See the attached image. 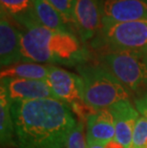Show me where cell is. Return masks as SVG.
<instances>
[{
	"mask_svg": "<svg viewBox=\"0 0 147 148\" xmlns=\"http://www.w3.org/2000/svg\"><path fill=\"white\" fill-rule=\"evenodd\" d=\"M1 12L7 14L17 27L27 29L39 23L34 9V0H0Z\"/></svg>",
	"mask_w": 147,
	"mask_h": 148,
	"instance_id": "obj_13",
	"label": "cell"
},
{
	"mask_svg": "<svg viewBox=\"0 0 147 148\" xmlns=\"http://www.w3.org/2000/svg\"><path fill=\"white\" fill-rule=\"evenodd\" d=\"M98 0H76L75 26L80 40L85 44L94 39L102 28Z\"/></svg>",
	"mask_w": 147,
	"mask_h": 148,
	"instance_id": "obj_9",
	"label": "cell"
},
{
	"mask_svg": "<svg viewBox=\"0 0 147 148\" xmlns=\"http://www.w3.org/2000/svg\"><path fill=\"white\" fill-rule=\"evenodd\" d=\"M104 147L105 148H124L120 143H118V141H116V140L109 141V143L104 144Z\"/></svg>",
	"mask_w": 147,
	"mask_h": 148,
	"instance_id": "obj_21",
	"label": "cell"
},
{
	"mask_svg": "<svg viewBox=\"0 0 147 148\" xmlns=\"http://www.w3.org/2000/svg\"><path fill=\"white\" fill-rule=\"evenodd\" d=\"M34 14L39 24L48 29L77 34L62 14L47 0H34Z\"/></svg>",
	"mask_w": 147,
	"mask_h": 148,
	"instance_id": "obj_14",
	"label": "cell"
},
{
	"mask_svg": "<svg viewBox=\"0 0 147 148\" xmlns=\"http://www.w3.org/2000/svg\"><path fill=\"white\" fill-rule=\"evenodd\" d=\"M87 148H105L103 144H88Z\"/></svg>",
	"mask_w": 147,
	"mask_h": 148,
	"instance_id": "obj_22",
	"label": "cell"
},
{
	"mask_svg": "<svg viewBox=\"0 0 147 148\" xmlns=\"http://www.w3.org/2000/svg\"><path fill=\"white\" fill-rule=\"evenodd\" d=\"M96 60L131 94L140 96L147 92V50L101 53Z\"/></svg>",
	"mask_w": 147,
	"mask_h": 148,
	"instance_id": "obj_4",
	"label": "cell"
},
{
	"mask_svg": "<svg viewBox=\"0 0 147 148\" xmlns=\"http://www.w3.org/2000/svg\"><path fill=\"white\" fill-rule=\"evenodd\" d=\"M47 83L57 99L68 105L83 100V81L79 75L54 65H48Z\"/></svg>",
	"mask_w": 147,
	"mask_h": 148,
	"instance_id": "obj_6",
	"label": "cell"
},
{
	"mask_svg": "<svg viewBox=\"0 0 147 148\" xmlns=\"http://www.w3.org/2000/svg\"><path fill=\"white\" fill-rule=\"evenodd\" d=\"M0 140L2 146L15 145L14 127L11 112V102L0 89Z\"/></svg>",
	"mask_w": 147,
	"mask_h": 148,
	"instance_id": "obj_16",
	"label": "cell"
},
{
	"mask_svg": "<svg viewBox=\"0 0 147 148\" xmlns=\"http://www.w3.org/2000/svg\"><path fill=\"white\" fill-rule=\"evenodd\" d=\"M87 145L106 144L115 140L116 129L114 116L108 108L98 110L87 119Z\"/></svg>",
	"mask_w": 147,
	"mask_h": 148,
	"instance_id": "obj_12",
	"label": "cell"
},
{
	"mask_svg": "<svg viewBox=\"0 0 147 148\" xmlns=\"http://www.w3.org/2000/svg\"><path fill=\"white\" fill-rule=\"evenodd\" d=\"M17 148H63L77 123L67 103L55 99L11 104Z\"/></svg>",
	"mask_w": 147,
	"mask_h": 148,
	"instance_id": "obj_1",
	"label": "cell"
},
{
	"mask_svg": "<svg viewBox=\"0 0 147 148\" xmlns=\"http://www.w3.org/2000/svg\"><path fill=\"white\" fill-rule=\"evenodd\" d=\"M144 148H147V143H146V144H145V146H144Z\"/></svg>",
	"mask_w": 147,
	"mask_h": 148,
	"instance_id": "obj_23",
	"label": "cell"
},
{
	"mask_svg": "<svg viewBox=\"0 0 147 148\" xmlns=\"http://www.w3.org/2000/svg\"><path fill=\"white\" fill-rule=\"evenodd\" d=\"M85 122L79 121L72 129L67 138L66 148H87V138L85 136Z\"/></svg>",
	"mask_w": 147,
	"mask_h": 148,
	"instance_id": "obj_17",
	"label": "cell"
},
{
	"mask_svg": "<svg viewBox=\"0 0 147 148\" xmlns=\"http://www.w3.org/2000/svg\"><path fill=\"white\" fill-rule=\"evenodd\" d=\"M102 24L147 18V0H98Z\"/></svg>",
	"mask_w": 147,
	"mask_h": 148,
	"instance_id": "obj_8",
	"label": "cell"
},
{
	"mask_svg": "<svg viewBox=\"0 0 147 148\" xmlns=\"http://www.w3.org/2000/svg\"><path fill=\"white\" fill-rule=\"evenodd\" d=\"M12 103L22 100L57 99L46 80L24 78H1V87Z\"/></svg>",
	"mask_w": 147,
	"mask_h": 148,
	"instance_id": "obj_7",
	"label": "cell"
},
{
	"mask_svg": "<svg viewBox=\"0 0 147 148\" xmlns=\"http://www.w3.org/2000/svg\"><path fill=\"white\" fill-rule=\"evenodd\" d=\"M22 62L19 30L7 14L0 18V63L1 67Z\"/></svg>",
	"mask_w": 147,
	"mask_h": 148,
	"instance_id": "obj_10",
	"label": "cell"
},
{
	"mask_svg": "<svg viewBox=\"0 0 147 148\" xmlns=\"http://www.w3.org/2000/svg\"><path fill=\"white\" fill-rule=\"evenodd\" d=\"M147 143V119L139 116L133 132L132 143L129 148H144Z\"/></svg>",
	"mask_w": 147,
	"mask_h": 148,
	"instance_id": "obj_19",
	"label": "cell"
},
{
	"mask_svg": "<svg viewBox=\"0 0 147 148\" xmlns=\"http://www.w3.org/2000/svg\"><path fill=\"white\" fill-rule=\"evenodd\" d=\"M90 47L96 53L147 50V18L102 25Z\"/></svg>",
	"mask_w": 147,
	"mask_h": 148,
	"instance_id": "obj_5",
	"label": "cell"
},
{
	"mask_svg": "<svg viewBox=\"0 0 147 148\" xmlns=\"http://www.w3.org/2000/svg\"><path fill=\"white\" fill-rule=\"evenodd\" d=\"M77 71L83 81L84 102L96 111L129 99L131 93L126 87L98 62L80 64Z\"/></svg>",
	"mask_w": 147,
	"mask_h": 148,
	"instance_id": "obj_3",
	"label": "cell"
},
{
	"mask_svg": "<svg viewBox=\"0 0 147 148\" xmlns=\"http://www.w3.org/2000/svg\"><path fill=\"white\" fill-rule=\"evenodd\" d=\"M48 77V65L34 62L16 63L2 68L1 78H24V79L46 80Z\"/></svg>",
	"mask_w": 147,
	"mask_h": 148,
	"instance_id": "obj_15",
	"label": "cell"
},
{
	"mask_svg": "<svg viewBox=\"0 0 147 148\" xmlns=\"http://www.w3.org/2000/svg\"><path fill=\"white\" fill-rule=\"evenodd\" d=\"M108 109L113 114L115 119V140L124 148H129L132 143L134 129L139 118V113L134 108L129 99L120 100L108 107Z\"/></svg>",
	"mask_w": 147,
	"mask_h": 148,
	"instance_id": "obj_11",
	"label": "cell"
},
{
	"mask_svg": "<svg viewBox=\"0 0 147 148\" xmlns=\"http://www.w3.org/2000/svg\"><path fill=\"white\" fill-rule=\"evenodd\" d=\"M47 1L51 3L62 14V16L65 18V20L76 30V26H75V5H76V0H47Z\"/></svg>",
	"mask_w": 147,
	"mask_h": 148,
	"instance_id": "obj_18",
	"label": "cell"
},
{
	"mask_svg": "<svg viewBox=\"0 0 147 148\" xmlns=\"http://www.w3.org/2000/svg\"><path fill=\"white\" fill-rule=\"evenodd\" d=\"M17 28L23 62L79 66L92 59V53L76 34L54 31L39 23Z\"/></svg>",
	"mask_w": 147,
	"mask_h": 148,
	"instance_id": "obj_2",
	"label": "cell"
},
{
	"mask_svg": "<svg viewBox=\"0 0 147 148\" xmlns=\"http://www.w3.org/2000/svg\"><path fill=\"white\" fill-rule=\"evenodd\" d=\"M134 102H135L137 111L142 116L147 119V92L137 97L134 100Z\"/></svg>",
	"mask_w": 147,
	"mask_h": 148,
	"instance_id": "obj_20",
	"label": "cell"
}]
</instances>
